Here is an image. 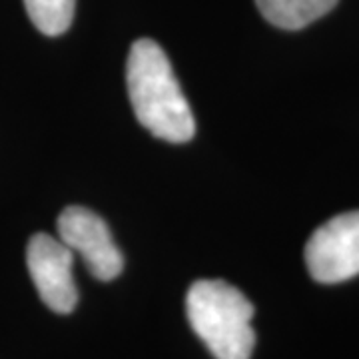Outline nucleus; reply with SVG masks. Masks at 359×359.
Instances as JSON below:
<instances>
[{
    "label": "nucleus",
    "mask_w": 359,
    "mask_h": 359,
    "mask_svg": "<svg viewBox=\"0 0 359 359\" xmlns=\"http://www.w3.org/2000/svg\"><path fill=\"white\" fill-rule=\"evenodd\" d=\"M126 84L136 118L150 134L172 144L192 140V108L182 94L166 52L154 40L140 39L132 44Z\"/></svg>",
    "instance_id": "obj_1"
},
{
    "label": "nucleus",
    "mask_w": 359,
    "mask_h": 359,
    "mask_svg": "<svg viewBox=\"0 0 359 359\" xmlns=\"http://www.w3.org/2000/svg\"><path fill=\"white\" fill-rule=\"evenodd\" d=\"M186 313L216 359H250L256 347L254 306L224 280H200L188 290Z\"/></svg>",
    "instance_id": "obj_2"
},
{
    "label": "nucleus",
    "mask_w": 359,
    "mask_h": 359,
    "mask_svg": "<svg viewBox=\"0 0 359 359\" xmlns=\"http://www.w3.org/2000/svg\"><path fill=\"white\" fill-rule=\"evenodd\" d=\"M306 266L320 283H339L359 276V210L339 214L311 233Z\"/></svg>",
    "instance_id": "obj_3"
},
{
    "label": "nucleus",
    "mask_w": 359,
    "mask_h": 359,
    "mask_svg": "<svg viewBox=\"0 0 359 359\" xmlns=\"http://www.w3.org/2000/svg\"><path fill=\"white\" fill-rule=\"evenodd\" d=\"M58 236L72 252L82 256L90 273L110 282L120 276L124 268V257L112 240L106 222L88 208L70 205L58 216Z\"/></svg>",
    "instance_id": "obj_4"
},
{
    "label": "nucleus",
    "mask_w": 359,
    "mask_h": 359,
    "mask_svg": "<svg viewBox=\"0 0 359 359\" xmlns=\"http://www.w3.org/2000/svg\"><path fill=\"white\" fill-rule=\"evenodd\" d=\"M26 264L40 299L56 313H70L78 304V290L72 278L74 252L58 238L36 233L26 248Z\"/></svg>",
    "instance_id": "obj_5"
},
{
    "label": "nucleus",
    "mask_w": 359,
    "mask_h": 359,
    "mask_svg": "<svg viewBox=\"0 0 359 359\" xmlns=\"http://www.w3.org/2000/svg\"><path fill=\"white\" fill-rule=\"evenodd\" d=\"M264 18L283 30H299L327 14L337 0H256Z\"/></svg>",
    "instance_id": "obj_6"
},
{
    "label": "nucleus",
    "mask_w": 359,
    "mask_h": 359,
    "mask_svg": "<svg viewBox=\"0 0 359 359\" xmlns=\"http://www.w3.org/2000/svg\"><path fill=\"white\" fill-rule=\"evenodd\" d=\"M32 25L46 36H60L72 25L76 0H25Z\"/></svg>",
    "instance_id": "obj_7"
}]
</instances>
